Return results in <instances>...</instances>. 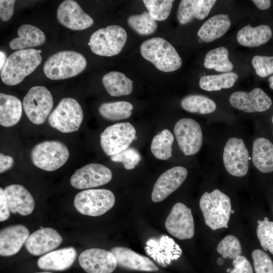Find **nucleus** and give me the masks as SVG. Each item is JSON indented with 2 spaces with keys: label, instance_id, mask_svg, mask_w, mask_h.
I'll return each mask as SVG.
<instances>
[{
  "label": "nucleus",
  "instance_id": "31",
  "mask_svg": "<svg viewBox=\"0 0 273 273\" xmlns=\"http://www.w3.org/2000/svg\"><path fill=\"white\" fill-rule=\"evenodd\" d=\"M238 79V75L233 72L204 75L200 79L199 86L206 91L219 90L232 87Z\"/></svg>",
  "mask_w": 273,
  "mask_h": 273
},
{
  "label": "nucleus",
  "instance_id": "46",
  "mask_svg": "<svg viewBox=\"0 0 273 273\" xmlns=\"http://www.w3.org/2000/svg\"><path fill=\"white\" fill-rule=\"evenodd\" d=\"M14 159L12 157L0 154V173H2L9 169L13 166Z\"/></svg>",
  "mask_w": 273,
  "mask_h": 273
},
{
  "label": "nucleus",
  "instance_id": "38",
  "mask_svg": "<svg viewBox=\"0 0 273 273\" xmlns=\"http://www.w3.org/2000/svg\"><path fill=\"white\" fill-rule=\"evenodd\" d=\"M256 234L264 250L269 251L273 255V221L266 217L257 221Z\"/></svg>",
  "mask_w": 273,
  "mask_h": 273
},
{
  "label": "nucleus",
  "instance_id": "23",
  "mask_svg": "<svg viewBox=\"0 0 273 273\" xmlns=\"http://www.w3.org/2000/svg\"><path fill=\"white\" fill-rule=\"evenodd\" d=\"M77 253L72 247H66L47 253L37 261L39 268L44 270H65L74 263Z\"/></svg>",
  "mask_w": 273,
  "mask_h": 273
},
{
  "label": "nucleus",
  "instance_id": "33",
  "mask_svg": "<svg viewBox=\"0 0 273 273\" xmlns=\"http://www.w3.org/2000/svg\"><path fill=\"white\" fill-rule=\"evenodd\" d=\"M132 105L128 102L118 101L102 103L99 107V114L103 118L112 121L125 119L132 114Z\"/></svg>",
  "mask_w": 273,
  "mask_h": 273
},
{
  "label": "nucleus",
  "instance_id": "39",
  "mask_svg": "<svg viewBox=\"0 0 273 273\" xmlns=\"http://www.w3.org/2000/svg\"><path fill=\"white\" fill-rule=\"evenodd\" d=\"M217 251L223 258L234 259L241 255L242 247L238 239L230 235L220 241L217 247Z\"/></svg>",
  "mask_w": 273,
  "mask_h": 273
},
{
  "label": "nucleus",
  "instance_id": "41",
  "mask_svg": "<svg viewBox=\"0 0 273 273\" xmlns=\"http://www.w3.org/2000/svg\"><path fill=\"white\" fill-rule=\"evenodd\" d=\"M251 256L255 273H273V261L264 251L255 249Z\"/></svg>",
  "mask_w": 273,
  "mask_h": 273
},
{
  "label": "nucleus",
  "instance_id": "26",
  "mask_svg": "<svg viewBox=\"0 0 273 273\" xmlns=\"http://www.w3.org/2000/svg\"><path fill=\"white\" fill-rule=\"evenodd\" d=\"M252 162L262 173L273 171V144L264 138L256 139L253 143Z\"/></svg>",
  "mask_w": 273,
  "mask_h": 273
},
{
  "label": "nucleus",
  "instance_id": "12",
  "mask_svg": "<svg viewBox=\"0 0 273 273\" xmlns=\"http://www.w3.org/2000/svg\"><path fill=\"white\" fill-rule=\"evenodd\" d=\"M249 153L242 139L231 138L224 148L223 162L226 171L231 175L242 177L249 169Z\"/></svg>",
  "mask_w": 273,
  "mask_h": 273
},
{
  "label": "nucleus",
  "instance_id": "28",
  "mask_svg": "<svg viewBox=\"0 0 273 273\" xmlns=\"http://www.w3.org/2000/svg\"><path fill=\"white\" fill-rule=\"evenodd\" d=\"M22 114L21 101L17 97L2 93L0 94V124L4 127L16 124Z\"/></svg>",
  "mask_w": 273,
  "mask_h": 273
},
{
  "label": "nucleus",
  "instance_id": "1",
  "mask_svg": "<svg viewBox=\"0 0 273 273\" xmlns=\"http://www.w3.org/2000/svg\"><path fill=\"white\" fill-rule=\"evenodd\" d=\"M40 53V50L28 49L11 54L1 70L2 81L8 85L20 83L40 64L42 60Z\"/></svg>",
  "mask_w": 273,
  "mask_h": 273
},
{
  "label": "nucleus",
  "instance_id": "54",
  "mask_svg": "<svg viewBox=\"0 0 273 273\" xmlns=\"http://www.w3.org/2000/svg\"><path fill=\"white\" fill-rule=\"evenodd\" d=\"M272 122L273 123V116H272Z\"/></svg>",
  "mask_w": 273,
  "mask_h": 273
},
{
  "label": "nucleus",
  "instance_id": "20",
  "mask_svg": "<svg viewBox=\"0 0 273 273\" xmlns=\"http://www.w3.org/2000/svg\"><path fill=\"white\" fill-rule=\"evenodd\" d=\"M10 212L26 216L31 214L35 206L34 200L30 193L23 186L9 185L4 190Z\"/></svg>",
  "mask_w": 273,
  "mask_h": 273
},
{
  "label": "nucleus",
  "instance_id": "24",
  "mask_svg": "<svg viewBox=\"0 0 273 273\" xmlns=\"http://www.w3.org/2000/svg\"><path fill=\"white\" fill-rule=\"evenodd\" d=\"M215 0H183L179 4L177 18L183 25L191 22L194 18L203 20L209 14L216 3Z\"/></svg>",
  "mask_w": 273,
  "mask_h": 273
},
{
  "label": "nucleus",
  "instance_id": "4",
  "mask_svg": "<svg viewBox=\"0 0 273 273\" xmlns=\"http://www.w3.org/2000/svg\"><path fill=\"white\" fill-rule=\"evenodd\" d=\"M199 205L206 224L213 230L228 228L231 211V200L218 189L211 193L205 192Z\"/></svg>",
  "mask_w": 273,
  "mask_h": 273
},
{
  "label": "nucleus",
  "instance_id": "29",
  "mask_svg": "<svg viewBox=\"0 0 273 273\" xmlns=\"http://www.w3.org/2000/svg\"><path fill=\"white\" fill-rule=\"evenodd\" d=\"M271 35V29L268 25H260L252 27L248 25L238 32L237 39L241 45L252 48L265 43Z\"/></svg>",
  "mask_w": 273,
  "mask_h": 273
},
{
  "label": "nucleus",
  "instance_id": "44",
  "mask_svg": "<svg viewBox=\"0 0 273 273\" xmlns=\"http://www.w3.org/2000/svg\"><path fill=\"white\" fill-rule=\"evenodd\" d=\"M14 0L0 1V18L3 21H7L10 19L14 13Z\"/></svg>",
  "mask_w": 273,
  "mask_h": 273
},
{
  "label": "nucleus",
  "instance_id": "25",
  "mask_svg": "<svg viewBox=\"0 0 273 273\" xmlns=\"http://www.w3.org/2000/svg\"><path fill=\"white\" fill-rule=\"evenodd\" d=\"M18 37L9 42L10 48L13 50H21L42 44L46 37L43 32L38 27L30 25L23 24L17 30Z\"/></svg>",
  "mask_w": 273,
  "mask_h": 273
},
{
  "label": "nucleus",
  "instance_id": "53",
  "mask_svg": "<svg viewBox=\"0 0 273 273\" xmlns=\"http://www.w3.org/2000/svg\"><path fill=\"white\" fill-rule=\"evenodd\" d=\"M37 273H52L50 272H37Z\"/></svg>",
  "mask_w": 273,
  "mask_h": 273
},
{
  "label": "nucleus",
  "instance_id": "2",
  "mask_svg": "<svg viewBox=\"0 0 273 273\" xmlns=\"http://www.w3.org/2000/svg\"><path fill=\"white\" fill-rule=\"evenodd\" d=\"M140 53L145 59L163 72L174 71L182 64L181 59L173 46L162 37H153L143 41Z\"/></svg>",
  "mask_w": 273,
  "mask_h": 273
},
{
  "label": "nucleus",
  "instance_id": "16",
  "mask_svg": "<svg viewBox=\"0 0 273 273\" xmlns=\"http://www.w3.org/2000/svg\"><path fill=\"white\" fill-rule=\"evenodd\" d=\"M58 21L73 30H82L90 27L94 20L85 13L75 1L66 0L59 6L57 12Z\"/></svg>",
  "mask_w": 273,
  "mask_h": 273
},
{
  "label": "nucleus",
  "instance_id": "5",
  "mask_svg": "<svg viewBox=\"0 0 273 273\" xmlns=\"http://www.w3.org/2000/svg\"><path fill=\"white\" fill-rule=\"evenodd\" d=\"M127 40V33L121 26L109 25L95 31L90 36L88 45L95 54L111 57L118 54Z\"/></svg>",
  "mask_w": 273,
  "mask_h": 273
},
{
  "label": "nucleus",
  "instance_id": "14",
  "mask_svg": "<svg viewBox=\"0 0 273 273\" xmlns=\"http://www.w3.org/2000/svg\"><path fill=\"white\" fill-rule=\"evenodd\" d=\"M111 170L99 163H90L76 169L70 178V184L77 189H87L108 183L112 179Z\"/></svg>",
  "mask_w": 273,
  "mask_h": 273
},
{
  "label": "nucleus",
  "instance_id": "30",
  "mask_svg": "<svg viewBox=\"0 0 273 273\" xmlns=\"http://www.w3.org/2000/svg\"><path fill=\"white\" fill-rule=\"evenodd\" d=\"M103 84L109 95L120 97L131 94L133 88L132 81L119 71H111L102 78Z\"/></svg>",
  "mask_w": 273,
  "mask_h": 273
},
{
  "label": "nucleus",
  "instance_id": "40",
  "mask_svg": "<svg viewBox=\"0 0 273 273\" xmlns=\"http://www.w3.org/2000/svg\"><path fill=\"white\" fill-rule=\"evenodd\" d=\"M114 162H122L125 169L129 170L134 168L140 161L141 156L139 152L133 148L126 149L110 156Z\"/></svg>",
  "mask_w": 273,
  "mask_h": 273
},
{
  "label": "nucleus",
  "instance_id": "6",
  "mask_svg": "<svg viewBox=\"0 0 273 273\" xmlns=\"http://www.w3.org/2000/svg\"><path fill=\"white\" fill-rule=\"evenodd\" d=\"M30 157L37 167L55 171L68 160L69 151L66 145L59 141H46L36 144L31 150Z\"/></svg>",
  "mask_w": 273,
  "mask_h": 273
},
{
  "label": "nucleus",
  "instance_id": "34",
  "mask_svg": "<svg viewBox=\"0 0 273 273\" xmlns=\"http://www.w3.org/2000/svg\"><path fill=\"white\" fill-rule=\"evenodd\" d=\"M181 107L187 111L206 114L214 112L216 104L208 97L201 95H190L184 97L180 102Z\"/></svg>",
  "mask_w": 273,
  "mask_h": 273
},
{
  "label": "nucleus",
  "instance_id": "15",
  "mask_svg": "<svg viewBox=\"0 0 273 273\" xmlns=\"http://www.w3.org/2000/svg\"><path fill=\"white\" fill-rule=\"evenodd\" d=\"M78 261L87 273H112L117 265L112 253L99 248L84 250L79 255Z\"/></svg>",
  "mask_w": 273,
  "mask_h": 273
},
{
  "label": "nucleus",
  "instance_id": "36",
  "mask_svg": "<svg viewBox=\"0 0 273 273\" xmlns=\"http://www.w3.org/2000/svg\"><path fill=\"white\" fill-rule=\"evenodd\" d=\"M127 23L135 32L140 35H150L157 28V24L148 12L140 14L131 15L127 18Z\"/></svg>",
  "mask_w": 273,
  "mask_h": 273
},
{
  "label": "nucleus",
  "instance_id": "27",
  "mask_svg": "<svg viewBox=\"0 0 273 273\" xmlns=\"http://www.w3.org/2000/svg\"><path fill=\"white\" fill-rule=\"evenodd\" d=\"M231 26L228 14H217L207 19L198 32V36L205 42H210L223 36Z\"/></svg>",
  "mask_w": 273,
  "mask_h": 273
},
{
  "label": "nucleus",
  "instance_id": "45",
  "mask_svg": "<svg viewBox=\"0 0 273 273\" xmlns=\"http://www.w3.org/2000/svg\"><path fill=\"white\" fill-rule=\"evenodd\" d=\"M10 215L9 208L5 195L4 190L0 188V221H4L8 219Z\"/></svg>",
  "mask_w": 273,
  "mask_h": 273
},
{
  "label": "nucleus",
  "instance_id": "11",
  "mask_svg": "<svg viewBox=\"0 0 273 273\" xmlns=\"http://www.w3.org/2000/svg\"><path fill=\"white\" fill-rule=\"evenodd\" d=\"M174 133L184 155H193L199 152L203 135L201 127L196 121L188 118L180 119L174 126Z\"/></svg>",
  "mask_w": 273,
  "mask_h": 273
},
{
  "label": "nucleus",
  "instance_id": "50",
  "mask_svg": "<svg viewBox=\"0 0 273 273\" xmlns=\"http://www.w3.org/2000/svg\"><path fill=\"white\" fill-rule=\"evenodd\" d=\"M268 80L269 82V87L271 89H273V75L269 77Z\"/></svg>",
  "mask_w": 273,
  "mask_h": 273
},
{
  "label": "nucleus",
  "instance_id": "32",
  "mask_svg": "<svg viewBox=\"0 0 273 273\" xmlns=\"http://www.w3.org/2000/svg\"><path fill=\"white\" fill-rule=\"evenodd\" d=\"M204 66L207 69L225 73L231 72L234 67L229 59L228 50L223 47L209 51L205 56Z\"/></svg>",
  "mask_w": 273,
  "mask_h": 273
},
{
  "label": "nucleus",
  "instance_id": "17",
  "mask_svg": "<svg viewBox=\"0 0 273 273\" xmlns=\"http://www.w3.org/2000/svg\"><path fill=\"white\" fill-rule=\"evenodd\" d=\"M229 101L234 108L247 113L265 111L272 104L271 99L260 88L249 92H235L230 96Z\"/></svg>",
  "mask_w": 273,
  "mask_h": 273
},
{
  "label": "nucleus",
  "instance_id": "47",
  "mask_svg": "<svg viewBox=\"0 0 273 273\" xmlns=\"http://www.w3.org/2000/svg\"><path fill=\"white\" fill-rule=\"evenodd\" d=\"M252 2L261 10H267L271 5V1L269 0H253Z\"/></svg>",
  "mask_w": 273,
  "mask_h": 273
},
{
  "label": "nucleus",
  "instance_id": "22",
  "mask_svg": "<svg viewBox=\"0 0 273 273\" xmlns=\"http://www.w3.org/2000/svg\"><path fill=\"white\" fill-rule=\"evenodd\" d=\"M117 265L125 268L145 271H157L158 267L148 257L124 247H115L110 250Z\"/></svg>",
  "mask_w": 273,
  "mask_h": 273
},
{
  "label": "nucleus",
  "instance_id": "8",
  "mask_svg": "<svg viewBox=\"0 0 273 273\" xmlns=\"http://www.w3.org/2000/svg\"><path fill=\"white\" fill-rule=\"evenodd\" d=\"M83 118L79 103L72 98L62 99L50 115L48 121L53 128L63 133L78 130Z\"/></svg>",
  "mask_w": 273,
  "mask_h": 273
},
{
  "label": "nucleus",
  "instance_id": "51",
  "mask_svg": "<svg viewBox=\"0 0 273 273\" xmlns=\"http://www.w3.org/2000/svg\"><path fill=\"white\" fill-rule=\"evenodd\" d=\"M231 214L234 213H235L234 210H232L231 211Z\"/></svg>",
  "mask_w": 273,
  "mask_h": 273
},
{
  "label": "nucleus",
  "instance_id": "37",
  "mask_svg": "<svg viewBox=\"0 0 273 273\" xmlns=\"http://www.w3.org/2000/svg\"><path fill=\"white\" fill-rule=\"evenodd\" d=\"M148 12L156 21L166 19L170 13L172 0H144L143 1Z\"/></svg>",
  "mask_w": 273,
  "mask_h": 273
},
{
  "label": "nucleus",
  "instance_id": "42",
  "mask_svg": "<svg viewBox=\"0 0 273 273\" xmlns=\"http://www.w3.org/2000/svg\"><path fill=\"white\" fill-rule=\"evenodd\" d=\"M256 73L262 77L273 73V56L256 55L252 60Z\"/></svg>",
  "mask_w": 273,
  "mask_h": 273
},
{
  "label": "nucleus",
  "instance_id": "10",
  "mask_svg": "<svg viewBox=\"0 0 273 273\" xmlns=\"http://www.w3.org/2000/svg\"><path fill=\"white\" fill-rule=\"evenodd\" d=\"M136 131L129 122L110 125L100 134V144L105 154L111 156L129 147L135 138Z\"/></svg>",
  "mask_w": 273,
  "mask_h": 273
},
{
  "label": "nucleus",
  "instance_id": "43",
  "mask_svg": "<svg viewBox=\"0 0 273 273\" xmlns=\"http://www.w3.org/2000/svg\"><path fill=\"white\" fill-rule=\"evenodd\" d=\"M234 268L229 273H253L249 260L245 256L240 255L233 260Z\"/></svg>",
  "mask_w": 273,
  "mask_h": 273
},
{
  "label": "nucleus",
  "instance_id": "35",
  "mask_svg": "<svg viewBox=\"0 0 273 273\" xmlns=\"http://www.w3.org/2000/svg\"><path fill=\"white\" fill-rule=\"evenodd\" d=\"M174 137L171 132L165 129L156 135L151 144V150L154 156L160 160H167L172 156V145Z\"/></svg>",
  "mask_w": 273,
  "mask_h": 273
},
{
  "label": "nucleus",
  "instance_id": "13",
  "mask_svg": "<svg viewBox=\"0 0 273 273\" xmlns=\"http://www.w3.org/2000/svg\"><path fill=\"white\" fill-rule=\"evenodd\" d=\"M165 227L170 235L178 239L193 238L195 228L191 209L182 203H175L165 220Z\"/></svg>",
  "mask_w": 273,
  "mask_h": 273
},
{
  "label": "nucleus",
  "instance_id": "9",
  "mask_svg": "<svg viewBox=\"0 0 273 273\" xmlns=\"http://www.w3.org/2000/svg\"><path fill=\"white\" fill-rule=\"evenodd\" d=\"M54 105L52 95L43 86H34L23 98L22 105L24 112L33 124L40 125L44 122Z\"/></svg>",
  "mask_w": 273,
  "mask_h": 273
},
{
  "label": "nucleus",
  "instance_id": "7",
  "mask_svg": "<svg viewBox=\"0 0 273 273\" xmlns=\"http://www.w3.org/2000/svg\"><path fill=\"white\" fill-rule=\"evenodd\" d=\"M115 198L110 190L104 189H87L75 196L74 205L81 214L90 216L102 215L112 208Z\"/></svg>",
  "mask_w": 273,
  "mask_h": 273
},
{
  "label": "nucleus",
  "instance_id": "52",
  "mask_svg": "<svg viewBox=\"0 0 273 273\" xmlns=\"http://www.w3.org/2000/svg\"><path fill=\"white\" fill-rule=\"evenodd\" d=\"M231 271V269L230 268H228L226 271L228 272H230Z\"/></svg>",
  "mask_w": 273,
  "mask_h": 273
},
{
  "label": "nucleus",
  "instance_id": "3",
  "mask_svg": "<svg viewBox=\"0 0 273 273\" xmlns=\"http://www.w3.org/2000/svg\"><path fill=\"white\" fill-rule=\"evenodd\" d=\"M87 61L81 54L73 51H62L50 56L43 65L46 76L52 80L74 77L86 68Z\"/></svg>",
  "mask_w": 273,
  "mask_h": 273
},
{
  "label": "nucleus",
  "instance_id": "18",
  "mask_svg": "<svg viewBox=\"0 0 273 273\" xmlns=\"http://www.w3.org/2000/svg\"><path fill=\"white\" fill-rule=\"evenodd\" d=\"M188 171L182 166H175L164 172L155 182L152 194L153 202H159L177 190L187 178Z\"/></svg>",
  "mask_w": 273,
  "mask_h": 273
},
{
  "label": "nucleus",
  "instance_id": "19",
  "mask_svg": "<svg viewBox=\"0 0 273 273\" xmlns=\"http://www.w3.org/2000/svg\"><path fill=\"white\" fill-rule=\"evenodd\" d=\"M63 241L60 234L51 228H41L29 235L25 246L31 254L38 256L58 247Z\"/></svg>",
  "mask_w": 273,
  "mask_h": 273
},
{
  "label": "nucleus",
  "instance_id": "21",
  "mask_svg": "<svg viewBox=\"0 0 273 273\" xmlns=\"http://www.w3.org/2000/svg\"><path fill=\"white\" fill-rule=\"evenodd\" d=\"M29 236L24 225L15 224L2 229L0 232V255L10 256L17 253Z\"/></svg>",
  "mask_w": 273,
  "mask_h": 273
},
{
  "label": "nucleus",
  "instance_id": "49",
  "mask_svg": "<svg viewBox=\"0 0 273 273\" xmlns=\"http://www.w3.org/2000/svg\"><path fill=\"white\" fill-rule=\"evenodd\" d=\"M224 263L223 258L219 257L216 260V263L219 265H222Z\"/></svg>",
  "mask_w": 273,
  "mask_h": 273
},
{
  "label": "nucleus",
  "instance_id": "48",
  "mask_svg": "<svg viewBox=\"0 0 273 273\" xmlns=\"http://www.w3.org/2000/svg\"><path fill=\"white\" fill-rule=\"evenodd\" d=\"M6 55L4 52L1 51L0 52V70H1L4 67L6 60Z\"/></svg>",
  "mask_w": 273,
  "mask_h": 273
}]
</instances>
